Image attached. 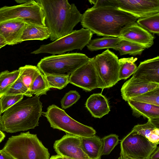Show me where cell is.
I'll list each match as a JSON object with an SVG mask.
<instances>
[{
  "label": "cell",
  "mask_w": 159,
  "mask_h": 159,
  "mask_svg": "<svg viewBox=\"0 0 159 159\" xmlns=\"http://www.w3.org/2000/svg\"><path fill=\"white\" fill-rule=\"evenodd\" d=\"M137 17L113 7H92L82 14V26L99 36L119 37L124 29L136 22Z\"/></svg>",
  "instance_id": "obj_1"
},
{
  "label": "cell",
  "mask_w": 159,
  "mask_h": 159,
  "mask_svg": "<svg viewBox=\"0 0 159 159\" xmlns=\"http://www.w3.org/2000/svg\"><path fill=\"white\" fill-rule=\"evenodd\" d=\"M45 16V23L50 33V38L54 41L73 32L81 21L82 14L74 3L67 0H37Z\"/></svg>",
  "instance_id": "obj_2"
},
{
  "label": "cell",
  "mask_w": 159,
  "mask_h": 159,
  "mask_svg": "<svg viewBox=\"0 0 159 159\" xmlns=\"http://www.w3.org/2000/svg\"><path fill=\"white\" fill-rule=\"evenodd\" d=\"M43 107L39 96L20 101L3 113L0 130L12 133L34 129L39 125Z\"/></svg>",
  "instance_id": "obj_3"
},
{
  "label": "cell",
  "mask_w": 159,
  "mask_h": 159,
  "mask_svg": "<svg viewBox=\"0 0 159 159\" xmlns=\"http://www.w3.org/2000/svg\"><path fill=\"white\" fill-rule=\"evenodd\" d=\"M2 149L13 159H49L50 157L37 135L29 132L11 136Z\"/></svg>",
  "instance_id": "obj_4"
},
{
  "label": "cell",
  "mask_w": 159,
  "mask_h": 159,
  "mask_svg": "<svg viewBox=\"0 0 159 159\" xmlns=\"http://www.w3.org/2000/svg\"><path fill=\"white\" fill-rule=\"evenodd\" d=\"M90 59L85 54L80 53L53 55L42 59L38 63L37 67L45 76H70Z\"/></svg>",
  "instance_id": "obj_5"
},
{
  "label": "cell",
  "mask_w": 159,
  "mask_h": 159,
  "mask_svg": "<svg viewBox=\"0 0 159 159\" xmlns=\"http://www.w3.org/2000/svg\"><path fill=\"white\" fill-rule=\"evenodd\" d=\"M51 127L63 131L66 134L79 137H86L96 135L92 127L83 125L70 116L64 110L52 104L42 112Z\"/></svg>",
  "instance_id": "obj_6"
},
{
  "label": "cell",
  "mask_w": 159,
  "mask_h": 159,
  "mask_svg": "<svg viewBox=\"0 0 159 159\" xmlns=\"http://www.w3.org/2000/svg\"><path fill=\"white\" fill-rule=\"evenodd\" d=\"M93 33L89 30L82 28L74 30L70 34L39 48L31 52L37 54L42 53L61 54L75 49L82 50L91 40Z\"/></svg>",
  "instance_id": "obj_7"
},
{
  "label": "cell",
  "mask_w": 159,
  "mask_h": 159,
  "mask_svg": "<svg viewBox=\"0 0 159 159\" xmlns=\"http://www.w3.org/2000/svg\"><path fill=\"white\" fill-rule=\"evenodd\" d=\"M19 20L26 23L46 26L45 16L40 5L32 0L24 4L0 8V23L11 20Z\"/></svg>",
  "instance_id": "obj_8"
},
{
  "label": "cell",
  "mask_w": 159,
  "mask_h": 159,
  "mask_svg": "<svg viewBox=\"0 0 159 159\" xmlns=\"http://www.w3.org/2000/svg\"><path fill=\"white\" fill-rule=\"evenodd\" d=\"M93 58L101 89L111 87L120 81L119 59L114 53L107 49Z\"/></svg>",
  "instance_id": "obj_9"
},
{
  "label": "cell",
  "mask_w": 159,
  "mask_h": 159,
  "mask_svg": "<svg viewBox=\"0 0 159 159\" xmlns=\"http://www.w3.org/2000/svg\"><path fill=\"white\" fill-rule=\"evenodd\" d=\"M93 7L108 6L127 12L138 18L159 12V0H89Z\"/></svg>",
  "instance_id": "obj_10"
},
{
  "label": "cell",
  "mask_w": 159,
  "mask_h": 159,
  "mask_svg": "<svg viewBox=\"0 0 159 159\" xmlns=\"http://www.w3.org/2000/svg\"><path fill=\"white\" fill-rule=\"evenodd\" d=\"M157 145L132 130L120 142V156L134 159H150Z\"/></svg>",
  "instance_id": "obj_11"
},
{
  "label": "cell",
  "mask_w": 159,
  "mask_h": 159,
  "mask_svg": "<svg viewBox=\"0 0 159 159\" xmlns=\"http://www.w3.org/2000/svg\"><path fill=\"white\" fill-rule=\"evenodd\" d=\"M69 83L86 92L97 88L101 89L93 58H90L87 63L74 71L69 76Z\"/></svg>",
  "instance_id": "obj_12"
},
{
  "label": "cell",
  "mask_w": 159,
  "mask_h": 159,
  "mask_svg": "<svg viewBox=\"0 0 159 159\" xmlns=\"http://www.w3.org/2000/svg\"><path fill=\"white\" fill-rule=\"evenodd\" d=\"M53 148L58 155L73 159H89L82 148L80 137L68 134L55 142Z\"/></svg>",
  "instance_id": "obj_13"
},
{
  "label": "cell",
  "mask_w": 159,
  "mask_h": 159,
  "mask_svg": "<svg viewBox=\"0 0 159 159\" xmlns=\"http://www.w3.org/2000/svg\"><path fill=\"white\" fill-rule=\"evenodd\" d=\"M119 38L141 45L146 48L153 44L154 36L136 22L125 28Z\"/></svg>",
  "instance_id": "obj_14"
},
{
  "label": "cell",
  "mask_w": 159,
  "mask_h": 159,
  "mask_svg": "<svg viewBox=\"0 0 159 159\" xmlns=\"http://www.w3.org/2000/svg\"><path fill=\"white\" fill-rule=\"evenodd\" d=\"M159 88V84L150 82L132 76L126 81L120 89L122 98L127 101L136 97Z\"/></svg>",
  "instance_id": "obj_15"
},
{
  "label": "cell",
  "mask_w": 159,
  "mask_h": 159,
  "mask_svg": "<svg viewBox=\"0 0 159 159\" xmlns=\"http://www.w3.org/2000/svg\"><path fill=\"white\" fill-rule=\"evenodd\" d=\"M26 23L19 20H7L0 23V34L7 45H14L20 43Z\"/></svg>",
  "instance_id": "obj_16"
},
{
  "label": "cell",
  "mask_w": 159,
  "mask_h": 159,
  "mask_svg": "<svg viewBox=\"0 0 159 159\" xmlns=\"http://www.w3.org/2000/svg\"><path fill=\"white\" fill-rule=\"evenodd\" d=\"M132 76L146 81L159 84V57L141 62Z\"/></svg>",
  "instance_id": "obj_17"
},
{
  "label": "cell",
  "mask_w": 159,
  "mask_h": 159,
  "mask_svg": "<svg viewBox=\"0 0 159 159\" xmlns=\"http://www.w3.org/2000/svg\"><path fill=\"white\" fill-rule=\"evenodd\" d=\"M85 106L92 116L96 118H101L110 111L107 99L101 93L91 95L87 99Z\"/></svg>",
  "instance_id": "obj_18"
},
{
  "label": "cell",
  "mask_w": 159,
  "mask_h": 159,
  "mask_svg": "<svg viewBox=\"0 0 159 159\" xmlns=\"http://www.w3.org/2000/svg\"><path fill=\"white\" fill-rule=\"evenodd\" d=\"M80 138L83 149L89 159H101L103 146L101 139L96 135Z\"/></svg>",
  "instance_id": "obj_19"
},
{
  "label": "cell",
  "mask_w": 159,
  "mask_h": 159,
  "mask_svg": "<svg viewBox=\"0 0 159 159\" xmlns=\"http://www.w3.org/2000/svg\"><path fill=\"white\" fill-rule=\"evenodd\" d=\"M127 102L134 116L137 117L142 116L148 120L159 118V106L130 100Z\"/></svg>",
  "instance_id": "obj_20"
},
{
  "label": "cell",
  "mask_w": 159,
  "mask_h": 159,
  "mask_svg": "<svg viewBox=\"0 0 159 159\" xmlns=\"http://www.w3.org/2000/svg\"><path fill=\"white\" fill-rule=\"evenodd\" d=\"M50 33L46 26L26 23L21 42L29 40H43L50 37Z\"/></svg>",
  "instance_id": "obj_21"
},
{
  "label": "cell",
  "mask_w": 159,
  "mask_h": 159,
  "mask_svg": "<svg viewBox=\"0 0 159 159\" xmlns=\"http://www.w3.org/2000/svg\"><path fill=\"white\" fill-rule=\"evenodd\" d=\"M121 39L119 37L104 36L101 38L91 39L86 46L88 49L91 51L105 48L114 49Z\"/></svg>",
  "instance_id": "obj_22"
},
{
  "label": "cell",
  "mask_w": 159,
  "mask_h": 159,
  "mask_svg": "<svg viewBox=\"0 0 159 159\" xmlns=\"http://www.w3.org/2000/svg\"><path fill=\"white\" fill-rule=\"evenodd\" d=\"M146 48L141 45L121 39L114 49L118 51L120 55L129 54L136 56L141 55Z\"/></svg>",
  "instance_id": "obj_23"
},
{
  "label": "cell",
  "mask_w": 159,
  "mask_h": 159,
  "mask_svg": "<svg viewBox=\"0 0 159 159\" xmlns=\"http://www.w3.org/2000/svg\"><path fill=\"white\" fill-rule=\"evenodd\" d=\"M18 70L19 77L29 89L34 80L41 73L37 66L31 65L20 67Z\"/></svg>",
  "instance_id": "obj_24"
},
{
  "label": "cell",
  "mask_w": 159,
  "mask_h": 159,
  "mask_svg": "<svg viewBox=\"0 0 159 159\" xmlns=\"http://www.w3.org/2000/svg\"><path fill=\"white\" fill-rule=\"evenodd\" d=\"M137 23L150 33L159 34V12L139 18Z\"/></svg>",
  "instance_id": "obj_25"
},
{
  "label": "cell",
  "mask_w": 159,
  "mask_h": 159,
  "mask_svg": "<svg viewBox=\"0 0 159 159\" xmlns=\"http://www.w3.org/2000/svg\"><path fill=\"white\" fill-rule=\"evenodd\" d=\"M137 60V58H134L133 57L119 59L120 66L119 80L126 79L134 74L137 68L135 63Z\"/></svg>",
  "instance_id": "obj_26"
},
{
  "label": "cell",
  "mask_w": 159,
  "mask_h": 159,
  "mask_svg": "<svg viewBox=\"0 0 159 159\" xmlns=\"http://www.w3.org/2000/svg\"><path fill=\"white\" fill-rule=\"evenodd\" d=\"M50 89L45 75L41 72L33 82L30 90L32 95L39 96L46 95Z\"/></svg>",
  "instance_id": "obj_27"
},
{
  "label": "cell",
  "mask_w": 159,
  "mask_h": 159,
  "mask_svg": "<svg viewBox=\"0 0 159 159\" xmlns=\"http://www.w3.org/2000/svg\"><path fill=\"white\" fill-rule=\"evenodd\" d=\"M22 95L28 97H32L30 89L19 77L11 85L0 95V98L4 95Z\"/></svg>",
  "instance_id": "obj_28"
},
{
  "label": "cell",
  "mask_w": 159,
  "mask_h": 159,
  "mask_svg": "<svg viewBox=\"0 0 159 159\" xmlns=\"http://www.w3.org/2000/svg\"><path fill=\"white\" fill-rule=\"evenodd\" d=\"M19 74L18 70L12 71L6 70L0 73V95L15 82Z\"/></svg>",
  "instance_id": "obj_29"
},
{
  "label": "cell",
  "mask_w": 159,
  "mask_h": 159,
  "mask_svg": "<svg viewBox=\"0 0 159 159\" xmlns=\"http://www.w3.org/2000/svg\"><path fill=\"white\" fill-rule=\"evenodd\" d=\"M129 100L159 106V88L131 98Z\"/></svg>",
  "instance_id": "obj_30"
},
{
  "label": "cell",
  "mask_w": 159,
  "mask_h": 159,
  "mask_svg": "<svg viewBox=\"0 0 159 159\" xmlns=\"http://www.w3.org/2000/svg\"><path fill=\"white\" fill-rule=\"evenodd\" d=\"M45 76L50 88L61 89L65 87L69 83V75H50Z\"/></svg>",
  "instance_id": "obj_31"
},
{
  "label": "cell",
  "mask_w": 159,
  "mask_h": 159,
  "mask_svg": "<svg viewBox=\"0 0 159 159\" xmlns=\"http://www.w3.org/2000/svg\"><path fill=\"white\" fill-rule=\"evenodd\" d=\"M103 143L102 155L109 154L119 143V136L115 134H111L101 139Z\"/></svg>",
  "instance_id": "obj_32"
},
{
  "label": "cell",
  "mask_w": 159,
  "mask_h": 159,
  "mask_svg": "<svg viewBox=\"0 0 159 159\" xmlns=\"http://www.w3.org/2000/svg\"><path fill=\"white\" fill-rule=\"evenodd\" d=\"M80 98V95L76 90H70L66 93L61 100V108L66 109L75 103Z\"/></svg>",
  "instance_id": "obj_33"
},
{
  "label": "cell",
  "mask_w": 159,
  "mask_h": 159,
  "mask_svg": "<svg viewBox=\"0 0 159 159\" xmlns=\"http://www.w3.org/2000/svg\"><path fill=\"white\" fill-rule=\"evenodd\" d=\"M22 95H4L1 97V100L2 108V113L9 108L22 100L24 97Z\"/></svg>",
  "instance_id": "obj_34"
},
{
  "label": "cell",
  "mask_w": 159,
  "mask_h": 159,
  "mask_svg": "<svg viewBox=\"0 0 159 159\" xmlns=\"http://www.w3.org/2000/svg\"><path fill=\"white\" fill-rule=\"evenodd\" d=\"M156 128L148 121L145 124L135 125L132 130L148 139Z\"/></svg>",
  "instance_id": "obj_35"
},
{
  "label": "cell",
  "mask_w": 159,
  "mask_h": 159,
  "mask_svg": "<svg viewBox=\"0 0 159 159\" xmlns=\"http://www.w3.org/2000/svg\"><path fill=\"white\" fill-rule=\"evenodd\" d=\"M148 140L152 143L158 145L159 143V129L156 128Z\"/></svg>",
  "instance_id": "obj_36"
},
{
  "label": "cell",
  "mask_w": 159,
  "mask_h": 159,
  "mask_svg": "<svg viewBox=\"0 0 159 159\" xmlns=\"http://www.w3.org/2000/svg\"><path fill=\"white\" fill-rule=\"evenodd\" d=\"M0 159H13L2 149L0 150Z\"/></svg>",
  "instance_id": "obj_37"
},
{
  "label": "cell",
  "mask_w": 159,
  "mask_h": 159,
  "mask_svg": "<svg viewBox=\"0 0 159 159\" xmlns=\"http://www.w3.org/2000/svg\"><path fill=\"white\" fill-rule=\"evenodd\" d=\"M150 159H159V147H157L151 155Z\"/></svg>",
  "instance_id": "obj_38"
},
{
  "label": "cell",
  "mask_w": 159,
  "mask_h": 159,
  "mask_svg": "<svg viewBox=\"0 0 159 159\" xmlns=\"http://www.w3.org/2000/svg\"><path fill=\"white\" fill-rule=\"evenodd\" d=\"M156 128L159 129V118H153L148 120Z\"/></svg>",
  "instance_id": "obj_39"
},
{
  "label": "cell",
  "mask_w": 159,
  "mask_h": 159,
  "mask_svg": "<svg viewBox=\"0 0 159 159\" xmlns=\"http://www.w3.org/2000/svg\"><path fill=\"white\" fill-rule=\"evenodd\" d=\"M7 45V44L5 39L0 34V49Z\"/></svg>",
  "instance_id": "obj_40"
},
{
  "label": "cell",
  "mask_w": 159,
  "mask_h": 159,
  "mask_svg": "<svg viewBox=\"0 0 159 159\" xmlns=\"http://www.w3.org/2000/svg\"><path fill=\"white\" fill-rule=\"evenodd\" d=\"M49 159H64V158L62 156L57 154L52 156Z\"/></svg>",
  "instance_id": "obj_41"
},
{
  "label": "cell",
  "mask_w": 159,
  "mask_h": 159,
  "mask_svg": "<svg viewBox=\"0 0 159 159\" xmlns=\"http://www.w3.org/2000/svg\"><path fill=\"white\" fill-rule=\"evenodd\" d=\"M5 136V134L0 130V143L3 140Z\"/></svg>",
  "instance_id": "obj_42"
},
{
  "label": "cell",
  "mask_w": 159,
  "mask_h": 159,
  "mask_svg": "<svg viewBox=\"0 0 159 159\" xmlns=\"http://www.w3.org/2000/svg\"><path fill=\"white\" fill-rule=\"evenodd\" d=\"M31 1V0H15V1H16L17 3H20L21 4L25 3H27L29 2H30Z\"/></svg>",
  "instance_id": "obj_43"
},
{
  "label": "cell",
  "mask_w": 159,
  "mask_h": 159,
  "mask_svg": "<svg viewBox=\"0 0 159 159\" xmlns=\"http://www.w3.org/2000/svg\"><path fill=\"white\" fill-rule=\"evenodd\" d=\"M2 113V108L1 104V100L0 98V118L1 116V115Z\"/></svg>",
  "instance_id": "obj_44"
},
{
  "label": "cell",
  "mask_w": 159,
  "mask_h": 159,
  "mask_svg": "<svg viewBox=\"0 0 159 159\" xmlns=\"http://www.w3.org/2000/svg\"><path fill=\"white\" fill-rule=\"evenodd\" d=\"M117 159H134L125 157L120 156Z\"/></svg>",
  "instance_id": "obj_45"
},
{
  "label": "cell",
  "mask_w": 159,
  "mask_h": 159,
  "mask_svg": "<svg viewBox=\"0 0 159 159\" xmlns=\"http://www.w3.org/2000/svg\"><path fill=\"white\" fill-rule=\"evenodd\" d=\"M63 157L64 159H73L68 158V157Z\"/></svg>",
  "instance_id": "obj_46"
}]
</instances>
